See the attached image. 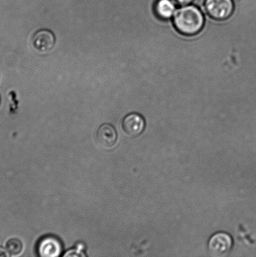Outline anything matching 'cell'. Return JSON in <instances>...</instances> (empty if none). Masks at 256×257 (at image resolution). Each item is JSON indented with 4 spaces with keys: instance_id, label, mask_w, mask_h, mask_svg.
Masks as SVG:
<instances>
[{
    "instance_id": "cell-1",
    "label": "cell",
    "mask_w": 256,
    "mask_h": 257,
    "mask_svg": "<svg viewBox=\"0 0 256 257\" xmlns=\"http://www.w3.org/2000/svg\"><path fill=\"white\" fill-rule=\"evenodd\" d=\"M173 24L180 34L185 36H192L203 29L204 15L199 8L194 5H187L175 12L173 16Z\"/></svg>"
},
{
    "instance_id": "cell-2",
    "label": "cell",
    "mask_w": 256,
    "mask_h": 257,
    "mask_svg": "<svg viewBox=\"0 0 256 257\" xmlns=\"http://www.w3.org/2000/svg\"><path fill=\"white\" fill-rule=\"evenodd\" d=\"M233 245L234 241L229 233L223 231L214 233L208 241V253L214 257L227 256L231 251Z\"/></svg>"
},
{
    "instance_id": "cell-3",
    "label": "cell",
    "mask_w": 256,
    "mask_h": 257,
    "mask_svg": "<svg viewBox=\"0 0 256 257\" xmlns=\"http://www.w3.org/2000/svg\"><path fill=\"white\" fill-rule=\"evenodd\" d=\"M204 8L210 18L220 21L230 17L234 6L232 0H205Z\"/></svg>"
},
{
    "instance_id": "cell-4",
    "label": "cell",
    "mask_w": 256,
    "mask_h": 257,
    "mask_svg": "<svg viewBox=\"0 0 256 257\" xmlns=\"http://www.w3.org/2000/svg\"><path fill=\"white\" fill-rule=\"evenodd\" d=\"M63 246L59 238L46 236L40 239L37 245V252L42 257H57L61 255Z\"/></svg>"
},
{
    "instance_id": "cell-5",
    "label": "cell",
    "mask_w": 256,
    "mask_h": 257,
    "mask_svg": "<svg viewBox=\"0 0 256 257\" xmlns=\"http://www.w3.org/2000/svg\"><path fill=\"white\" fill-rule=\"evenodd\" d=\"M32 44L33 48L38 52L44 54L49 52L55 46V35L49 30H40L33 36Z\"/></svg>"
},
{
    "instance_id": "cell-6",
    "label": "cell",
    "mask_w": 256,
    "mask_h": 257,
    "mask_svg": "<svg viewBox=\"0 0 256 257\" xmlns=\"http://www.w3.org/2000/svg\"><path fill=\"white\" fill-rule=\"evenodd\" d=\"M145 120L141 115L137 113H131L124 117L122 121V128L127 135L136 138L144 132Z\"/></svg>"
},
{
    "instance_id": "cell-7",
    "label": "cell",
    "mask_w": 256,
    "mask_h": 257,
    "mask_svg": "<svg viewBox=\"0 0 256 257\" xmlns=\"http://www.w3.org/2000/svg\"><path fill=\"white\" fill-rule=\"evenodd\" d=\"M118 136L116 130L110 124H104L98 130L96 135L97 142L100 147L109 149L114 147L116 144Z\"/></svg>"
},
{
    "instance_id": "cell-8",
    "label": "cell",
    "mask_w": 256,
    "mask_h": 257,
    "mask_svg": "<svg viewBox=\"0 0 256 257\" xmlns=\"http://www.w3.org/2000/svg\"><path fill=\"white\" fill-rule=\"evenodd\" d=\"M175 5L172 0H156L154 5L155 14L162 20L171 19L175 12Z\"/></svg>"
},
{
    "instance_id": "cell-9",
    "label": "cell",
    "mask_w": 256,
    "mask_h": 257,
    "mask_svg": "<svg viewBox=\"0 0 256 257\" xmlns=\"http://www.w3.org/2000/svg\"><path fill=\"white\" fill-rule=\"evenodd\" d=\"M6 249L10 255H19L23 250L22 241L17 238L10 239L6 244Z\"/></svg>"
},
{
    "instance_id": "cell-10",
    "label": "cell",
    "mask_w": 256,
    "mask_h": 257,
    "mask_svg": "<svg viewBox=\"0 0 256 257\" xmlns=\"http://www.w3.org/2000/svg\"><path fill=\"white\" fill-rule=\"evenodd\" d=\"M174 3L175 5H178V6H187L191 3L194 1V0H172Z\"/></svg>"
},
{
    "instance_id": "cell-11",
    "label": "cell",
    "mask_w": 256,
    "mask_h": 257,
    "mask_svg": "<svg viewBox=\"0 0 256 257\" xmlns=\"http://www.w3.org/2000/svg\"><path fill=\"white\" fill-rule=\"evenodd\" d=\"M10 256V253L5 249L0 247V257H7Z\"/></svg>"
}]
</instances>
